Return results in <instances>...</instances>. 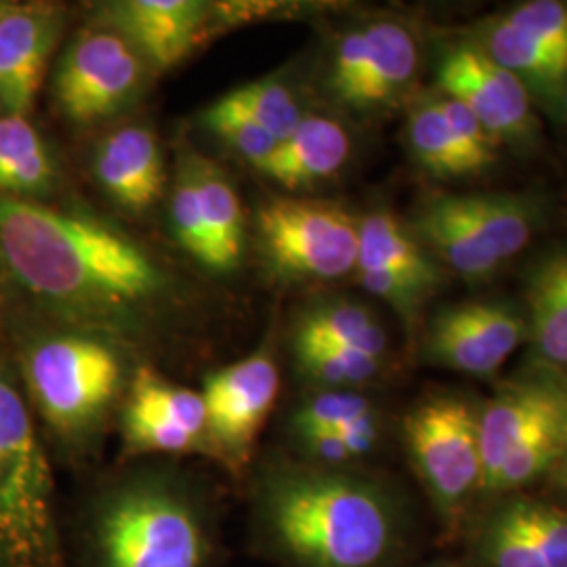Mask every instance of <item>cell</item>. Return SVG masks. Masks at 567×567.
Masks as SVG:
<instances>
[{"label":"cell","instance_id":"836d02e7","mask_svg":"<svg viewBox=\"0 0 567 567\" xmlns=\"http://www.w3.org/2000/svg\"><path fill=\"white\" fill-rule=\"evenodd\" d=\"M527 37L567 60V4L557 0H529L505 16Z\"/></svg>","mask_w":567,"mask_h":567},{"label":"cell","instance_id":"52a82bcc","mask_svg":"<svg viewBox=\"0 0 567 567\" xmlns=\"http://www.w3.org/2000/svg\"><path fill=\"white\" fill-rule=\"evenodd\" d=\"M402 442L444 538H463L484 501L480 405L463 393H431L405 412Z\"/></svg>","mask_w":567,"mask_h":567},{"label":"cell","instance_id":"cb8c5ba5","mask_svg":"<svg viewBox=\"0 0 567 567\" xmlns=\"http://www.w3.org/2000/svg\"><path fill=\"white\" fill-rule=\"evenodd\" d=\"M58 182V163L34 124L0 114V196L34 200Z\"/></svg>","mask_w":567,"mask_h":567},{"label":"cell","instance_id":"5b68a950","mask_svg":"<svg viewBox=\"0 0 567 567\" xmlns=\"http://www.w3.org/2000/svg\"><path fill=\"white\" fill-rule=\"evenodd\" d=\"M53 465L18 368L0 358V567H70Z\"/></svg>","mask_w":567,"mask_h":567},{"label":"cell","instance_id":"277c9868","mask_svg":"<svg viewBox=\"0 0 567 567\" xmlns=\"http://www.w3.org/2000/svg\"><path fill=\"white\" fill-rule=\"evenodd\" d=\"M16 368L53 461L93 473L137 368L126 349L84 330L55 332L28 344Z\"/></svg>","mask_w":567,"mask_h":567},{"label":"cell","instance_id":"8fae6325","mask_svg":"<svg viewBox=\"0 0 567 567\" xmlns=\"http://www.w3.org/2000/svg\"><path fill=\"white\" fill-rule=\"evenodd\" d=\"M118 463L203 456L215 463L203 393L177 385L154 365L137 364L122 400Z\"/></svg>","mask_w":567,"mask_h":567},{"label":"cell","instance_id":"5bb4252c","mask_svg":"<svg viewBox=\"0 0 567 567\" xmlns=\"http://www.w3.org/2000/svg\"><path fill=\"white\" fill-rule=\"evenodd\" d=\"M435 74L440 93L471 110L496 142L532 147L540 137L524 82L487 58L471 39L447 44Z\"/></svg>","mask_w":567,"mask_h":567},{"label":"cell","instance_id":"e575fe53","mask_svg":"<svg viewBox=\"0 0 567 567\" xmlns=\"http://www.w3.org/2000/svg\"><path fill=\"white\" fill-rule=\"evenodd\" d=\"M440 105L444 110L447 124L456 137L458 147L463 150L473 175L486 171L487 166L496 163L501 143L487 133L484 124L475 118V114L466 110L463 103L450 100L446 95H440Z\"/></svg>","mask_w":567,"mask_h":567},{"label":"cell","instance_id":"d6a6232c","mask_svg":"<svg viewBox=\"0 0 567 567\" xmlns=\"http://www.w3.org/2000/svg\"><path fill=\"white\" fill-rule=\"evenodd\" d=\"M358 278L370 295L391 305L408 324L416 322L423 305L437 290L435 286L423 280L395 274V271H385V269H364V271H358Z\"/></svg>","mask_w":567,"mask_h":567},{"label":"cell","instance_id":"d4e9b609","mask_svg":"<svg viewBox=\"0 0 567 567\" xmlns=\"http://www.w3.org/2000/svg\"><path fill=\"white\" fill-rule=\"evenodd\" d=\"M187 158L198 185L204 225L210 240V271H231L243 259V204L238 192L217 164L198 154Z\"/></svg>","mask_w":567,"mask_h":567},{"label":"cell","instance_id":"f35d334b","mask_svg":"<svg viewBox=\"0 0 567 567\" xmlns=\"http://www.w3.org/2000/svg\"><path fill=\"white\" fill-rule=\"evenodd\" d=\"M0 9H2V4H0Z\"/></svg>","mask_w":567,"mask_h":567},{"label":"cell","instance_id":"8d00e7d4","mask_svg":"<svg viewBox=\"0 0 567 567\" xmlns=\"http://www.w3.org/2000/svg\"><path fill=\"white\" fill-rule=\"evenodd\" d=\"M404 567H468L466 564L450 561V559H431V561H412Z\"/></svg>","mask_w":567,"mask_h":567},{"label":"cell","instance_id":"6da1fadb","mask_svg":"<svg viewBox=\"0 0 567 567\" xmlns=\"http://www.w3.org/2000/svg\"><path fill=\"white\" fill-rule=\"evenodd\" d=\"M246 547L271 567H404L416 559L414 503L368 466H322L288 450L243 482Z\"/></svg>","mask_w":567,"mask_h":567},{"label":"cell","instance_id":"ac0fdd59","mask_svg":"<svg viewBox=\"0 0 567 567\" xmlns=\"http://www.w3.org/2000/svg\"><path fill=\"white\" fill-rule=\"evenodd\" d=\"M93 171L103 194L126 213L142 215L163 198V150L156 133L143 124L110 133L95 152Z\"/></svg>","mask_w":567,"mask_h":567},{"label":"cell","instance_id":"4316f807","mask_svg":"<svg viewBox=\"0 0 567 567\" xmlns=\"http://www.w3.org/2000/svg\"><path fill=\"white\" fill-rule=\"evenodd\" d=\"M405 143L416 164L435 179H463L473 175L444 116L440 95L425 97L410 107Z\"/></svg>","mask_w":567,"mask_h":567},{"label":"cell","instance_id":"603a6c76","mask_svg":"<svg viewBox=\"0 0 567 567\" xmlns=\"http://www.w3.org/2000/svg\"><path fill=\"white\" fill-rule=\"evenodd\" d=\"M364 269L404 274L435 288L444 284V267L419 243L408 225L386 210H374L358 221L355 271Z\"/></svg>","mask_w":567,"mask_h":567},{"label":"cell","instance_id":"e0dca14e","mask_svg":"<svg viewBox=\"0 0 567 567\" xmlns=\"http://www.w3.org/2000/svg\"><path fill=\"white\" fill-rule=\"evenodd\" d=\"M61 11L25 2L0 9V114L28 118L61 34Z\"/></svg>","mask_w":567,"mask_h":567},{"label":"cell","instance_id":"30bf717a","mask_svg":"<svg viewBox=\"0 0 567 567\" xmlns=\"http://www.w3.org/2000/svg\"><path fill=\"white\" fill-rule=\"evenodd\" d=\"M280 386V365L267 344L204 377L200 393L215 465L236 486H243L257 458V442L276 408Z\"/></svg>","mask_w":567,"mask_h":567},{"label":"cell","instance_id":"d590c367","mask_svg":"<svg viewBox=\"0 0 567 567\" xmlns=\"http://www.w3.org/2000/svg\"><path fill=\"white\" fill-rule=\"evenodd\" d=\"M365 58L364 25L347 30L337 42L332 65L328 72V89L332 97L343 105L362 74Z\"/></svg>","mask_w":567,"mask_h":567},{"label":"cell","instance_id":"2e32d148","mask_svg":"<svg viewBox=\"0 0 567 567\" xmlns=\"http://www.w3.org/2000/svg\"><path fill=\"white\" fill-rule=\"evenodd\" d=\"M215 4L200 0H122L102 11V25L118 32L147 70L164 72L206 39Z\"/></svg>","mask_w":567,"mask_h":567},{"label":"cell","instance_id":"7c38bea8","mask_svg":"<svg viewBox=\"0 0 567 567\" xmlns=\"http://www.w3.org/2000/svg\"><path fill=\"white\" fill-rule=\"evenodd\" d=\"M468 567H567V505L529 492L484 503L465 534Z\"/></svg>","mask_w":567,"mask_h":567},{"label":"cell","instance_id":"7a4b0ae2","mask_svg":"<svg viewBox=\"0 0 567 567\" xmlns=\"http://www.w3.org/2000/svg\"><path fill=\"white\" fill-rule=\"evenodd\" d=\"M0 261L41 303L124 349L173 292L158 259L116 225L39 200L0 196Z\"/></svg>","mask_w":567,"mask_h":567},{"label":"cell","instance_id":"7402d4cb","mask_svg":"<svg viewBox=\"0 0 567 567\" xmlns=\"http://www.w3.org/2000/svg\"><path fill=\"white\" fill-rule=\"evenodd\" d=\"M527 339L534 368L567 370V250L545 255L527 276Z\"/></svg>","mask_w":567,"mask_h":567},{"label":"cell","instance_id":"44dd1931","mask_svg":"<svg viewBox=\"0 0 567 567\" xmlns=\"http://www.w3.org/2000/svg\"><path fill=\"white\" fill-rule=\"evenodd\" d=\"M468 39L480 44L487 58L524 82L529 97L550 103L555 110L564 107L567 60L561 55L527 37L505 16L477 25Z\"/></svg>","mask_w":567,"mask_h":567},{"label":"cell","instance_id":"4fadbf2b","mask_svg":"<svg viewBox=\"0 0 567 567\" xmlns=\"http://www.w3.org/2000/svg\"><path fill=\"white\" fill-rule=\"evenodd\" d=\"M145 70L137 51L112 28H89L61 55L53 95L74 124H97L140 100Z\"/></svg>","mask_w":567,"mask_h":567},{"label":"cell","instance_id":"8992f818","mask_svg":"<svg viewBox=\"0 0 567 567\" xmlns=\"http://www.w3.org/2000/svg\"><path fill=\"white\" fill-rule=\"evenodd\" d=\"M484 498L550 480L567 452V374L532 368L480 405ZM482 507V505H480Z\"/></svg>","mask_w":567,"mask_h":567},{"label":"cell","instance_id":"1f68e13d","mask_svg":"<svg viewBox=\"0 0 567 567\" xmlns=\"http://www.w3.org/2000/svg\"><path fill=\"white\" fill-rule=\"evenodd\" d=\"M171 227L183 250L210 269V240L204 225L198 185L189 158H182L179 175L171 194Z\"/></svg>","mask_w":567,"mask_h":567},{"label":"cell","instance_id":"f1b7e54d","mask_svg":"<svg viewBox=\"0 0 567 567\" xmlns=\"http://www.w3.org/2000/svg\"><path fill=\"white\" fill-rule=\"evenodd\" d=\"M374 408L364 389H309L288 416L290 442L316 433H337Z\"/></svg>","mask_w":567,"mask_h":567},{"label":"cell","instance_id":"9c48e42d","mask_svg":"<svg viewBox=\"0 0 567 567\" xmlns=\"http://www.w3.org/2000/svg\"><path fill=\"white\" fill-rule=\"evenodd\" d=\"M255 225L265 265L280 280L334 282L355 271L358 221L339 204L276 198Z\"/></svg>","mask_w":567,"mask_h":567},{"label":"cell","instance_id":"ffe728a7","mask_svg":"<svg viewBox=\"0 0 567 567\" xmlns=\"http://www.w3.org/2000/svg\"><path fill=\"white\" fill-rule=\"evenodd\" d=\"M349 154L351 137L341 122L307 114L259 171L284 189L301 192L332 179L349 161Z\"/></svg>","mask_w":567,"mask_h":567},{"label":"cell","instance_id":"d6986e66","mask_svg":"<svg viewBox=\"0 0 567 567\" xmlns=\"http://www.w3.org/2000/svg\"><path fill=\"white\" fill-rule=\"evenodd\" d=\"M362 74L344 100V107L374 112L400 102L419 76L421 49L412 30L398 20L364 23Z\"/></svg>","mask_w":567,"mask_h":567},{"label":"cell","instance_id":"484cf974","mask_svg":"<svg viewBox=\"0 0 567 567\" xmlns=\"http://www.w3.org/2000/svg\"><path fill=\"white\" fill-rule=\"evenodd\" d=\"M292 343L337 344L386 362L389 334L362 303L332 299L307 307L299 316Z\"/></svg>","mask_w":567,"mask_h":567},{"label":"cell","instance_id":"74e56055","mask_svg":"<svg viewBox=\"0 0 567 567\" xmlns=\"http://www.w3.org/2000/svg\"><path fill=\"white\" fill-rule=\"evenodd\" d=\"M564 110H566V114H567V84H566V93H564Z\"/></svg>","mask_w":567,"mask_h":567},{"label":"cell","instance_id":"4dcf8cb0","mask_svg":"<svg viewBox=\"0 0 567 567\" xmlns=\"http://www.w3.org/2000/svg\"><path fill=\"white\" fill-rule=\"evenodd\" d=\"M203 124L244 161L261 168L278 150V140L231 102L227 95L203 114Z\"/></svg>","mask_w":567,"mask_h":567},{"label":"cell","instance_id":"ba28073f","mask_svg":"<svg viewBox=\"0 0 567 567\" xmlns=\"http://www.w3.org/2000/svg\"><path fill=\"white\" fill-rule=\"evenodd\" d=\"M540 215V203L526 194H440L419 206L408 227L437 264L477 284L526 248Z\"/></svg>","mask_w":567,"mask_h":567},{"label":"cell","instance_id":"3957f363","mask_svg":"<svg viewBox=\"0 0 567 567\" xmlns=\"http://www.w3.org/2000/svg\"><path fill=\"white\" fill-rule=\"evenodd\" d=\"M225 489L175 461L91 473L63 513L70 567H225Z\"/></svg>","mask_w":567,"mask_h":567},{"label":"cell","instance_id":"9a60e30c","mask_svg":"<svg viewBox=\"0 0 567 567\" xmlns=\"http://www.w3.org/2000/svg\"><path fill=\"white\" fill-rule=\"evenodd\" d=\"M527 341V318L508 301H463L440 309L426 326V364L471 377H492Z\"/></svg>","mask_w":567,"mask_h":567},{"label":"cell","instance_id":"f546056e","mask_svg":"<svg viewBox=\"0 0 567 567\" xmlns=\"http://www.w3.org/2000/svg\"><path fill=\"white\" fill-rule=\"evenodd\" d=\"M244 114L261 124L278 143L286 142L303 122V107L295 97L292 89L278 79L248 82L240 89L227 93Z\"/></svg>","mask_w":567,"mask_h":567},{"label":"cell","instance_id":"83f0119b","mask_svg":"<svg viewBox=\"0 0 567 567\" xmlns=\"http://www.w3.org/2000/svg\"><path fill=\"white\" fill-rule=\"evenodd\" d=\"M295 364L309 389H368L381 381L386 362L362 351L322 343H292Z\"/></svg>","mask_w":567,"mask_h":567}]
</instances>
